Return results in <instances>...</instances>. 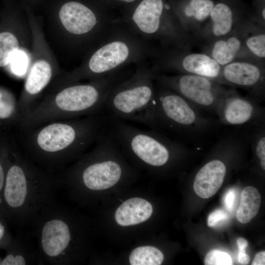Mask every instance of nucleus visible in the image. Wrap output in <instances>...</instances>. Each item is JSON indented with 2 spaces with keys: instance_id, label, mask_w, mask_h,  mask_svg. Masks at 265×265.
Listing matches in <instances>:
<instances>
[{
  "instance_id": "nucleus-8",
  "label": "nucleus",
  "mask_w": 265,
  "mask_h": 265,
  "mask_svg": "<svg viewBox=\"0 0 265 265\" xmlns=\"http://www.w3.org/2000/svg\"><path fill=\"white\" fill-rule=\"evenodd\" d=\"M57 15L72 45L90 51L108 35L116 21L110 10L93 0H63Z\"/></svg>"
},
{
  "instance_id": "nucleus-22",
  "label": "nucleus",
  "mask_w": 265,
  "mask_h": 265,
  "mask_svg": "<svg viewBox=\"0 0 265 265\" xmlns=\"http://www.w3.org/2000/svg\"><path fill=\"white\" fill-rule=\"evenodd\" d=\"M213 6L211 0H191L184 7L182 16L179 17L180 20L189 18L195 22H203L210 16Z\"/></svg>"
},
{
  "instance_id": "nucleus-5",
  "label": "nucleus",
  "mask_w": 265,
  "mask_h": 265,
  "mask_svg": "<svg viewBox=\"0 0 265 265\" xmlns=\"http://www.w3.org/2000/svg\"><path fill=\"white\" fill-rule=\"evenodd\" d=\"M154 74L146 60L136 64L130 76L112 88L105 102L103 113L155 130Z\"/></svg>"
},
{
  "instance_id": "nucleus-19",
  "label": "nucleus",
  "mask_w": 265,
  "mask_h": 265,
  "mask_svg": "<svg viewBox=\"0 0 265 265\" xmlns=\"http://www.w3.org/2000/svg\"><path fill=\"white\" fill-rule=\"evenodd\" d=\"M15 250L9 253L0 263L2 265L39 264L36 248L31 247L23 238L16 243Z\"/></svg>"
},
{
  "instance_id": "nucleus-23",
  "label": "nucleus",
  "mask_w": 265,
  "mask_h": 265,
  "mask_svg": "<svg viewBox=\"0 0 265 265\" xmlns=\"http://www.w3.org/2000/svg\"><path fill=\"white\" fill-rule=\"evenodd\" d=\"M19 50V42L14 34L8 31L0 33V67L9 65L12 57Z\"/></svg>"
},
{
  "instance_id": "nucleus-33",
  "label": "nucleus",
  "mask_w": 265,
  "mask_h": 265,
  "mask_svg": "<svg viewBox=\"0 0 265 265\" xmlns=\"http://www.w3.org/2000/svg\"><path fill=\"white\" fill-rule=\"evenodd\" d=\"M237 244L239 251H245V249L248 246V243L245 238H239L237 239Z\"/></svg>"
},
{
  "instance_id": "nucleus-7",
  "label": "nucleus",
  "mask_w": 265,
  "mask_h": 265,
  "mask_svg": "<svg viewBox=\"0 0 265 265\" xmlns=\"http://www.w3.org/2000/svg\"><path fill=\"white\" fill-rule=\"evenodd\" d=\"M94 145L76 165L59 172L61 186L79 181L86 189L96 191L110 188L118 182L123 174L122 164L118 160L121 149L106 125Z\"/></svg>"
},
{
  "instance_id": "nucleus-21",
  "label": "nucleus",
  "mask_w": 265,
  "mask_h": 265,
  "mask_svg": "<svg viewBox=\"0 0 265 265\" xmlns=\"http://www.w3.org/2000/svg\"><path fill=\"white\" fill-rule=\"evenodd\" d=\"M163 259L162 253L156 247L150 246L135 248L129 257L132 265H159Z\"/></svg>"
},
{
  "instance_id": "nucleus-16",
  "label": "nucleus",
  "mask_w": 265,
  "mask_h": 265,
  "mask_svg": "<svg viewBox=\"0 0 265 265\" xmlns=\"http://www.w3.org/2000/svg\"><path fill=\"white\" fill-rule=\"evenodd\" d=\"M153 212V207L147 200L138 197L129 199L117 209L115 218L122 226L134 225L148 220Z\"/></svg>"
},
{
  "instance_id": "nucleus-12",
  "label": "nucleus",
  "mask_w": 265,
  "mask_h": 265,
  "mask_svg": "<svg viewBox=\"0 0 265 265\" xmlns=\"http://www.w3.org/2000/svg\"><path fill=\"white\" fill-rule=\"evenodd\" d=\"M258 103L228 90L218 106L216 115L221 123L228 125H260L264 122L265 110Z\"/></svg>"
},
{
  "instance_id": "nucleus-3",
  "label": "nucleus",
  "mask_w": 265,
  "mask_h": 265,
  "mask_svg": "<svg viewBox=\"0 0 265 265\" xmlns=\"http://www.w3.org/2000/svg\"><path fill=\"white\" fill-rule=\"evenodd\" d=\"M13 158L6 172L4 200L18 224L31 226L40 210L56 199L60 181L57 175L35 164L22 149Z\"/></svg>"
},
{
  "instance_id": "nucleus-17",
  "label": "nucleus",
  "mask_w": 265,
  "mask_h": 265,
  "mask_svg": "<svg viewBox=\"0 0 265 265\" xmlns=\"http://www.w3.org/2000/svg\"><path fill=\"white\" fill-rule=\"evenodd\" d=\"M261 202V196L258 189L253 186L245 187L240 194V201L236 217L239 222H249L258 214Z\"/></svg>"
},
{
  "instance_id": "nucleus-18",
  "label": "nucleus",
  "mask_w": 265,
  "mask_h": 265,
  "mask_svg": "<svg viewBox=\"0 0 265 265\" xmlns=\"http://www.w3.org/2000/svg\"><path fill=\"white\" fill-rule=\"evenodd\" d=\"M212 21V31L216 36L229 33L233 24V13L226 4L219 3L214 5L210 15Z\"/></svg>"
},
{
  "instance_id": "nucleus-28",
  "label": "nucleus",
  "mask_w": 265,
  "mask_h": 265,
  "mask_svg": "<svg viewBox=\"0 0 265 265\" xmlns=\"http://www.w3.org/2000/svg\"><path fill=\"white\" fill-rule=\"evenodd\" d=\"M109 10L119 8L124 11L135 4L139 0H93Z\"/></svg>"
},
{
  "instance_id": "nucleus-24",
  "label": "nucleus",
  "mask_w": 265,
  "mask_h": 265,
  "mask_svg": "<svg viewBox=\"0 0 265 265\" xmlns=\"http://www.w3.org/2000/svg\"><path fill=\"white\" fill-rule=\"evenodd\" d=\"M21 116L15 97L7 90L0 88V119L15 117L19 122Z\"/></svg>"
},
{
  "instance_id": "nucleus-9",
  "label": "nucleus",
  "mask_w": 265,
  "mask_h": 265,
  "mask_svg": "<svg viewBox=\"0 0 265 265\" xmlns=\"http://www.w3.org/2000/svg\"><path fill=\"white\" fill-rule=\"evenodd\" d=\"M157 82L155 130L177 135L203 131L212 125V120L204 115L202 110L172 90Z\"/></svg>"
},
{
  "instance_id": "nucleus-25",
  "label": "nucleus",
  "mask_w": 265,
  "mask_h": 265,
  "mask_svg": "<svg viewBox=\"0 0 265 265\" xmlns=\"http://www.w3.org/2000/svg\"><path fill=\"white\" fill-rule=\"evenodd\" d=\"M206 265H233L231 256L226 252L217 249L210 251L204 260Z\"/></svg>"
},
{
  "instance_id": "nucleus-30",
  "label": "nucleus",
  "mask_w": 265,
  "mask_h": 265,
  "mask_svg": "<svg viewBox=\"0 0 265 265\" xmlns=\"http://www.w3.org/2000/svg\"><path fill=\"white\" fill-rule=\"evenodd\" d=\"M236 198V194L234 189H229L224 196V202L225 208L230 212L233 211Z\"/></svg>"
},
{
  "instance_id": "nucleus-1",
  "label": "nucleus",
  "mask_w": 265,
  "mask_h": 265,
  "mask_svg": "<svg viewBox=\"0 0 265 265\" xmlns=\"http://www.w3.org/2000/svg\"><path fill=\"white\" fill-rule=\"evenodd\" d=\"M109 117L102 113L48 122L21 132V149L41 168L60 172L95 143Z\"/></svg>"
},
{
  "instance_id": "nucleus-6",
  "label": "nucleus",
  "mask_w": 265,
  "mask_h": 265,
  "mask_svg": "<svg viewBox=\"0 0 265 265\" xmlns=\"http://www.w3.org/2000/svg\"><path fill=\"white\" fill-rule=\"evenodd\" d=\"M70 214L54 199L39 212L31 227L39 265L69 263L74 255V231Z\"/></svg>"
},
{
  "instance_id": "nucleus-26",
  "label": "nucleus",
  "mask_w": 265,
  "mask_h": 265,
  "mask_svg": "<svg viewBox=\"0 0 265 265\" xmlns=\"http://www.w3.org/2000/svg\"><path fill=\"white\" fill-rule=\"evenodd\" d=\"M248 49L256 56L265 57V34H260L249 37L246 41Z\"/></svg>"
},
{
  "instance_id": "nucleus-4",
  "label": "nucleus",
  "mask_w": 265,
  "mask_h": 265,
  "mask_svg": "<svg viewBox=\"0 0 265 265\" xmlns=\"http://www.w3.org/2000/svg\"><path fill=\"white\" fill-rule=\"evenodd\" d=\"M153 48L149 41L116 19L108 35L90 50L84 62L56 82L54 91L82 80H95L145 61Z\"/></svg>"
},
{
  "instance_id": "nucleus-13",
  "label": "nucleus",
  "mask_w": 265,
  "mask_h": 265,
  "mask_svg": "<svg viewBox=\"0 0 265 265\" xmlns=\"http://www.w3.org/2000/svg\"><path fill=\"white\" fill-rule=\"evenodd\" d=\"M53 75V67L46 59H38L33 63L26 78L21 96L18 101V109L21 116L35 104L38 95L49 84Z\"/></svg>"
},
{
  "instance_id": "nucleus-14",
  "label": "nucleus",
  "mask_w": 265,
  "mask_h": 265,
  "mask_svg": "<svg viewBox=\"0 0 265 265\" xmlns=\"http://www.w3.org/2000/svg\"><path fill=\"white\" fill-rule=\"evenodd\" d=\"M227 170L222 160L214 159L209 161L195 175L193 183L195 193L205 199L213 196L221 186Z\"/></svg>"
},
{
  "instance_id": "nucleus-15",
  "label": "nucleus",
  "mask_w": 265,
  "mask_h": 265,
  "mask_svg": "<svg viewBox=\"0 0 265 265\" xmlns=\"http://www.w3.org/2000/svg\"><path fill=\"white\" fill-rule=\"evenodd\" d=\"M223 83L246 88L259 87L264 81L263 73L257 66L246 62H232L221 71Z\"/></svg>"
},
{
  "instance_id": "nucleus-35",
  "label": "nucleus",
  "mask_w": 265,
  "mask_h": 265,
  "mask_svg": "<svg viewBox=\"0 0 265 265\" xmlns=\"http://www.w3.org/2000/svg\"><path fill=\"white\" fill-rule=\"evenodd\" d=\"M5 235V229L4 226L0 222V241L2 239Z\"/></svg>"
},
{
  "instance_id": "nucleus-31",
  "label": "nucleus",
  "mask_w": 265,
  "mask_h": 265,
  "mask_svg": "<svg viewBox=\"0 0 265 265\" xmlns=\"http://www.w3.org/2000/svg\"><path fill=\"white\" fill-rule=\"evenodd\" d=\"M265 265V252L261 251L257 253L254 257L252 265Z\"/></svg>"
},
{
  "instance_id": "nucleus-37",
  "label": "nucleus",
  "mask_w": 265,
  "mask_h": 265,
  "mask_svg": "<svg viewBox=\"0 0 265 265\" xmlns=\"http://www.w3.org/2000/svg\"></svg>"
},
{
  "instance_id": "nucleus-36",
  "label": "nucleus",
  "mask_w": 265,
  "mask_h": 265,
  "mask_svg": "<svg viewBox=\"0 0 265 265\" xmlns=\"http://www.w3.org/2000/svg\"><path fill=\"white\" fill-rule=\"evenodd\" d=\"M262 16H263V18H264V19H265V8L263 10V11H262Z\"/></svg>"
},
{
  "instance_id": "nucleus-2",
  "label": "nucleus",
  "mask_w": 265,
  "mask_h": 265,
  "mask_svg": "<svg viewBox=\"0 0 265 265\" xmlns=\"http://www.w3.org/2000/svg\"><path fill=\"white\" fill-rule=\"evenodd\" d=\"M123 69L87 83L70 84L47 95L22 115L18 123L21 132L52 121L103 113L112 88L131 75Z\"/></svg>"
},
{
  "instance_id": "nucleus-34",
  "label": "nucleus",
  "mask_w": 265,
  "mask_h": 265,
  "mask_svg": "<svg viewBox=\"0 0 265 265\" xmlns=\"http://www.w3.org/2000/svg\"><path fill=\"white\" fill-rule=\"evenodd\" d=\"M6 173L4 171L2 163L0 160V193L3 189Z\"/></svg>"
},
{
  "instance_id": "nucleus-32",
  "label": "nucleus",
  "mask_w": 265,
  "mask_h": 265,
  "mask_svg": "<svg viewBox=\"0 0 265 265\" xmlns=\"http://www.w3.org/2000/svg\"><path fill=\"white\" fill-rule=\"evenodd\" d=\"M250 257L246 253V251L238 252V262L241 265H247L250 262Z\"/></svg>"
},
{
  "instance_id": "nucleus-10",
  "label": "nucleus",
  "mask_w": 265,
  "mask_h": 265,
  "mask_svg": "<svg viewBox=\"0 0 265 265\" xmlns=\"http://www.w3.org/2000/svg\"><path fill=\"white\" fill-rule=\"evenodd\" d=\"M169 3L164 0H139L122 11L119 20L136 34L149 42L159 39L174 42L179 37L178 21L169 11Z\"/></svg>"
},
{
  "instance_id": "nucleus-11",
  "label": "nucleus",
  "mask_w": 265,
  "mask_h": 265,
  "mask_svg": "<svg viewBox=\"0 0 265 265\" xmlns=\"http://www.w3.org/2000/svg\"><path fill=\"white\" fill-rule=\"evenodd\" d=\"M154 79L203 111L215 115L228 91L215 81L194 75L169 76L155 73Z\"/></svg>"
},
{
  "instance_id": "nucleus-27",
  "label": "nucleus",
  "mask_w": 265,
  "mask_h": 265,
  "mask_svg": "<svg viewBox=\"0 0 265 265\" xmlns=\"http://www.w3.org/2000/svg\"><path fill=\"white\" fill-rule=\"evenodd\" d=\"M27 64L26 56L25 53L21 50H19L14 55L9 63L13 73L19 75H21L25 71Z\"/></svg>"
},
{
  "instance_id": "nucleus-20",
  "label": "nucleus",
  "mask_w": 265,
  "mask_h": 265,
  "mask_svg": "<svg viewBox=\"0 0 265 265\" xmlns=\"http://www.w3.org/2000/svg\"><path fill=\"white\" fill-rule=\"evenodd\" d=\"M241 47L240 40L236 36L215 42L212 57L220 65L225 66L233 61Z\"/></svg>"
},
{
  "instance_id": "nucleus-29",
  "label": "nucleus",
  "mask_w": 265,
  "mask_h": 265,
  "mask_svg": "<svg viewBox=\"0 0 265 265\" xmlns=\"http://www.w3.org/2000/svg\"><path fill=\"white\" fill-rule=\"evenodd\" d=\"M228 218L227 212L223 209H217L211 213L207 220V225L210 227L216 226L219 222Z\"/></svg>"
}]
</instances>
